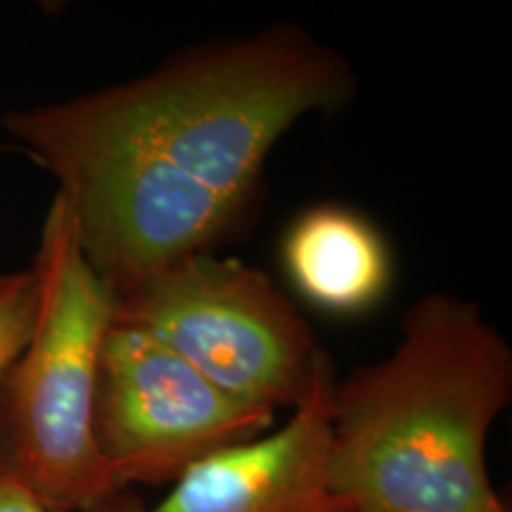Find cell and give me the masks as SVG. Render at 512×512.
Masks as SVG:
<instances>
[{
	"mask_svg": "<svg viewBox=\"0 0 512 512\" xmlns=\"http://www.w3.org/2000/svg\"><path fill=\"white\" fill-rule=\"evenodd\" d=\"M356 88L337 50L292 24L185 48L112 86L10 110L0 128L55 178L81 252L114 299L211 252L252 204L266 159Z\"/></svg>",
	"mask_w": 512,
	"mask_h": 512,
	"instance_id": "1",
	"label": "cell"
},
{
	"mask_svg": "<svg viewBox=\"0 0 512 512\" xmlns=\"http://www.w3.org/2000/svg\"><path fill=\"white\" fill-rule=\"evenodd\" d=\"M512 399V349L475 302L422 294L392 354L335 380L330 482L349 512H510L486 441Z\"/></svg>",
	"mask_w": 512,
	"mask_h": 512,
	"instance_id": "2",
	"label": "cell"
},
{
	"mask_svg": "<svg viewBox=\"0 0 512 512\" xmlns=\"http://www.w3.org/2000/svg\"><path fill=\"white\" fill-rule=\"evenodd\" d=\"M31 271L34 323L0 387V460L50 512H88L121 494L95 437L100 354L114 320V294L83 256L57 195Z\"/></svg>",
	"mask_w": 512,
	"mask_h": 512,
	"instance_id": "3",
	"label": "cell"
},
{
	"mask_svg": "<svg viewBox=\"0 0 512 512\" xmlns=\"http://www.w3.org/2000/svg\"><path fill=\"white\" fill-rule=\"evenodd\" d=\"M114 320L147 332L247 406L297 408L330 363L311 325L259 268L185 256L114 299Z\"/></svg>",
	"mask_w": 512,
	"mask_h": 512,
	"instance_id": "4",
	"label": "cell"
},
{
	"mask_svg": "<svg viewBox=\"0 0 512 512\" xmlns=\"http://www.w3.org/2000/svg\"><path fill=\"white\" fill-rule=\"evenodd\" d=\"M275 413L247 406L169 347L112 320L100 354L95 437L124 491L174 484L221 448L273 430Z\"/></svg>",
	"mask_w": 512,
	"mask_h": 512,
	"instance_id": "5",
	"label": "cell"
},
{
	"mask_svg": "<svg viewBox=\"0 0 512 512\" xmlns=\"http://www.w3.org/2000/svg\"><path fill=\"white\" fill-rule=\"evenodd\" d=\"M332 387L330 361L283 425L195 463L162 501L117 494L88 512H349L330 482Z\"/></svg>",
	"mask_w": 512,
	"mask_h": 512,
	"instance_id": "6",
	"label": "cell"
},
{
	"mask_svg": "<svg viewBox=\"0 0 512 512\" xmlns=\"http://www.w3.org/2000/svg\"><path fill=\"white\" fill-rule=\"evenodd\" d=\"M283 261L294 287L332 313H361L382 299L392 256L373 223L356 211L323 204L287 230Z\"/></svg>",
	"mask_w": 512,
	"mask_h": 512,
	"instance_id": "7",
	"label": "cell"
},
{
	"mask_svg": "<svg viewBox=\"0 0 512 512\" xmlns=\"http://www.w3.org/2000/svg\"><path fill=\"white\" fill-rule=\"evenodd\" d=\"M36 311V275L31 268L0 271V387L22 354Z\"/></svg>",
	"mask_w": 512,
	"mask_h": 512,
	"instance_id": "8",
	"label": "cell"
},
{
	"mask_svg": "<svg viewBox=\"0 0 512 512\" xmlns=\"http://www.w3.org/2000/svg\"><path fill=\"white\" fill-rule=\"evenodd\" d=\"M0 512H50L27 482L0 460Z\"/></svg>",
	"mask_w": 512,
	"mask_h": 512,
	"instance_id": "9",
	"label": "cell"
}]
</instances>
